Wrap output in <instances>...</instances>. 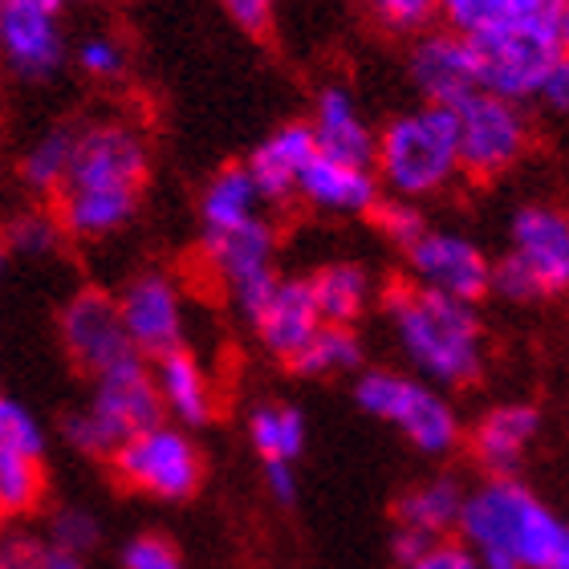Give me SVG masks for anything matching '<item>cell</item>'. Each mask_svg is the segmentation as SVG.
<instances>
[{
  "label": "cell",
  "mask_w": 569,
  "mask_h": 569,
  "mask_svg": "<svg viewBox=\"0 0 569 569\" xmlns=\"http://www.w3.org/2000/svg\"><path fill=\"white\" fill-rule=\"evenodd\" d=\"M261 346L281 362H293L301 346L326 326L309 293V277H277V284L261 297V306L249 313Z\"/></svg>",
  "instance_id": "obj_17"
},
{
  "label": "cell",
  "mask_w": 569,
  "mask_h": 569,
  "mask_svg": "<svg viewBox=\"0 0 569 569\" xmlns=\"http://www.w3.org/2000/svg\"><path fill=\"white\" fill-rule=\"evenodd\" d=\"M309 293H313V306H318L326 326H358L362 313L370 309L375 281L362 264L333 261L321 264L318 273H309Z\"/></svg>",
  "instance_id": "obj_24"
},
{
  "label": "cell",
  "mask_w": 569,
  "mask_h": 569,
  "mask_svg": "<svg viewBox=\"0 0 569 569\" xmlns=\"http://www.w3.org/2000/svg\"><path fill=\"white\" fill-rule=\"evenodd\" d=\"M4 261H9V249H4V240H0V269H4Z\"/></svg>",
  "instance_id": "obj_48"
},
{
  "label": "cell",
  "mask_w": 569,
  "mask_h": 569,
  "mask_svg": "<svg viewBox=\"0 0 569 569\" xmlns=\"http://www.w3.org/2000/svg\"><path fill=\"white\" fill-rule=\"evenodd\" d=\"M537 102H546L549 110H561L569 114V58H558V66L549 70V78L541 82V94Z\"/></svg>",
  "instance_id": "obj_41"
},
{
  "label": "cell",
  "mask_w": 569,
  "mask_h": 569,
  "mask_svg": "<svg viewBox=\"0 0 569 569\" xmlns=\"http://www.w3.org/2000/svg\"><path fill=\"white\" fill-rule=\"evenodd\" d=\"M73 142H78L73 127H53V131L41 134L21 159L24 188L37 191V196H58V191L66 188V176H70Z\"/></svg>",
  "instance_id": "obj_29"
},
{
  "label": "cell",
  "mask_w": 569,
  "mask_h": 569,
  "mask_svg": "<svg viewBox=\"0 0 569 569\" xmlns=\"http://www.w3.org/2000/svg\"><path fill=\"white\" fill-rule=\"evenodd\" d=\"M431 546H436L431 537H419V533H411V529H395V537H391V553L399 566H411V561L423 558Z\"/></svg>",
  "instance_id": "obj_43"
},
{
  "label": "cell",
  "mask_w": 569,
  "mask_h": 569,
  "mask_svg": "<svg viewBox=\"0 0 569 569\" xmlns=\"http://www.w3.org/2000/svg\"><path fill=\"white\" fill-rule=\"evenodd\" d=\"M200 252L208 273L220 281L228 301L244 318L277 284V232L264 216H252L232 228H216V232H200Z\"/></svg>",
  "instance_id": "obj_10"
},
{
  "label": "cell",
  "mask_w": 569,
  "mask_h": 569,
  "mask_svg": "<svg viewBox=\"0 0 569 569\" xmlns=\"http://www.w3.org/2000/svg\"><path fill=\"white\" fill-rule=\"evenodd\" d=\"M114 301H119L127 342L139 358L154 362L183 346V293L167 273L147 269L131 277Z\"/></svg>",
  "instance_id": "obj_15"
},
{
  "label": "cell",
  "mask_w": 569,
  "mask_h": 569,
  "mask_svg": "<svg viewBox=\"0 0 569 569\" xmlns=\"http://www.w3.org/2000/svg\"><path fill=\"white\" fill-rule=\"evenodd\" d=\"M220 9L232 17V24H240L244 33H264L273 21L277 0H220Z\"/></svg>",
  "instance_id": "obj_40"
},
{
  "label": "cell",
  "mask_w": 569,
  "mask_h": 569,
  "mask_svg": "<svg viewBox=\"0 0 569 569\" xmlns=\"http://www.w3.org/2000/svg\"><path fill=\"white\" fill-rule=\"evenodd\" d=\"M0 240H4V249L21 252V257H49L66 240V232H61L53 212H21L12 216Z\"/></svg>",
  "instance_id": "obj_32"
},
{
  "label": "cell",
  "mask_w": 569,
  "mask_h": 569,
  "mask_svg": "<svg viewBox=\"0 0 569 569\" xmlns=\"http://www.w3.org/2000/svg\"><path fill=\"white\" fill-rule=\"evenodd\" d=\"M492 293L517 306L569 293V212L553 203L512 212L509 252L492 261Z\"/></svg>",
  "instance_id": "obj_5"
},
{
  "label": "cell",
  "mask_w": 569,
  "mask_h": 569,
  "mask_svg": "<svg viewBox=\"0 0 569 569\" xmlns=\"http://www.w3.org/2000/svg\"><path fill=\"white\" fill-rule=\"evenodd\" d=\"M460 171L476 179H497L521 163L529 151V119L509 98L476 90L451 107Z\"/></svg>",
  "instance_id": "obj_9"
},
{
  "label": "cell",
  "mask_w": 569,
  "mask_h": 569,
  "mask_svg": "<svg viewBox=\"0 0 569 569\" xmlns=\"http://www.w3.org/2000/svg\"><path fill=\"white\" fill-rule=\"evenodd\" d=\"M147 171H151L147 139L134 131L131 122H90L78 131L70 176H66L61 191H102V196L142 200Z\"/></svg>",
  "instance_id": "obj_11"
},
{
  "label": "cell",
  "mask_w": 569,
  "mask_h": 569,
  "mask_svg": "<svg viewBox=\"0 0 569 569\" xmlns=\"http://www.w3.org/2000/svg\"><path fill=\"white\" fill-rule=\"evenodd\" d=\"M463 546L517 569H569V521L517 476H488L463 500Z\"/></svg>",
  "instance_id": "obj_2"
},
{
  "label": "cell",
  "mask_w": 569,
  "mask_h": 569,
  "mask_svg": "<svg viewBox=\"0 0 569 569\" xmlns=\"http://www.w3.org/2000/svg\"><path fill=\"white\" fill-rule=\"evenodd\" d=\"M46 492V468L41 456L0 443V517H21L41 505Z\"/></svg>",
  "instance_id": "obj_30"
},
{
  "label": "cell",
  "mask_w": 569,
  "mask_h": 569,
  "mask_svg": "<svg viewBox=\"0 0 569 569\" xmlns=\"http://www.w3.org/2000/svg\"><path fill=\"white\" fill-rule=\"evenodd\" d=\"M407 78L423 94L427 107L451 110L456 102L480 90L472 37L456 33V29H427V33L411 37Z\"/></svg>",
  "instance_id": "obj_16"
},
{
  "label": "cell",
  "mask_w": 569,
  "mask_h": 569,
  "mask_svg": "<svg viewBox=\"0 0 569 569\" xmlns=\"http://www.w3.org/2000/svg\"><path fill=\"white\" fill-rule=\"evenodd\" d=\"M403 569H480V558L463 541H436L423 558H416Z\"/></svg>",
  "instance_id": "obj_38"
},
{
  "label": "cell",
  "mask_w": 569,
  "mask_h": 569,
  "mask_svg": "<svg viewBox=\"0 0 569 569\" xmlns=\"http://www.w3.org/2000/svg\"><path fill=\"white\" fill-rule=\"evenodd\" d=\"M463 500H468V488L456 476H427L395 500V525L431 541H448L451 529H460Z\"/></svg>",
  "instance_id": "obj_23"
},
{
  "label": "cell",
  "mask_w": 569,
  "mask_h": 569,
  "mask_svg": "<svg viewBox=\"0 0 569 569\" xmlns=\"http://www.w3.org/2000/svg\"><path fill=\"white\" fill-rule=\"evenodd\" d=\"M537 431H541V411L533 403H497L476 419L468 443L488 476H512L533 448Z\"/></svg>",
  "instance_id": "obj_21"
},
{
  "label": "cell",
  "mask_w": 569,
  "mask_h": 569,
  "mask_svg": "<svg viewBox=\"0 0 569 569\" xmlns=\"http://www.w3.org/2000/svg\"><path fill=\"white\" fill-rule=\"evenodd\" d=\"M58 333L61 346L78 370H86L90 379H98L102 370L119 367L122 358H131V342H127V330H122L119 318V301L114 293L98 289V284H86L61 306L58 313Z\"/></svg>",
  "instance_id": "obj_13"
},
{
  "label": "cell",
  "mask_w": 569,
  "mask_h": 569,
  "mask_svg": "<svg viewBox=\"0 0 569 569\" xmlns=\"http://www.w3.org/2000/svg\"><path fill=\"white\" fill-rule=\"evenodd\" d=\"M0 443L21 448L29 456H46V431H41V423L9 395H0Z\"/></svg>",
  "instance_id": "obj_35"
},
{
  "label": "cell",
  "mask_w": 569,
  "mask_h": 569,
  "mask_svg": "<svg viewBox=\"0 0 569 569\" xmlns=\"http://www.w3.org/2000/svg\"><path fill=\"white\" fill-rule=\"evenodd\" d=\"M313 154H318V142H313L306 122H281L277 131H269L252 147V154L244 159V171L257 183L264 203H284L297 196L301 171L309 167Z\"/></svg>",
  "instance_id": "obj_20"
},
{
  "label": "cell",
  "mask_w": 569,
  "mask_h": 569,
  "mask_svg": "<svg viewBox=\"0 0 569 569\" xmlns=\"http://www.w3.org/2000/svg\"><path fill=\"white\" fill-rule=\"evenodd\" d=\"M403 252L411 284L419 289H431V293L463 301V306H476L480 297L492 293L488 252L456 228H423Z\"/></svg>",
  "instance_id": "obj_12"
},
{
  "label": "cell",
  "mask_w": 569,
  "mask_h": 569,
  "mask_svg": "<svg viewBox=\"0 0 569 569\" xmlns=\"http://www.w3.org/2000/svg\"><path fill=\"white\" fill-rule=\"evenodd\" d=\"M297 200H306L309 208L330 216H362V212H375V203L382 200V188L375 167L346 163V159H330V154H313L309 167L301 171Z\"/></svg>",
  "instance_id": "obj_19"
},
{
  "label": "cell",
  "mask_w": 569,
  "mask_h": 569,
  "mask_svg": "<svg viewBox=\"0 0 569 569\" xmlns=\"http://www.w3.org/2000/svg\"><path fill=\"white\" fill-rule=\"evenodd\" d=\"M252 216H264V200L257 183L249 179V171H244V163L220 167L200 191V232L244 224Z\"/></svg>",
  "instance_id": "obj_25"
},
{
  "label": "cell",
  "mask_w": 569,
  "mask_h": 569,
  "mask_svg": "<svg viewBox=\"0 0 569 569\" xmlns=\"http://www.w3.org/2000/svg\"><path fill=\"white\" fill-rule=\"evenodd\" d=\"M309 134L318 142V154L346 159V163H375V127H370L367 110L346 86H321L313 94V110L306 119Z\"/></svg>",
  "instance_id": "obj_18"
},
{
  "label": "cell",
  "mask_w": 569,
  "mask_h": 569,
  "mask_svg": "<svg viewBox=\"0 0 569 569\" xmlns=\"http://www.w3.org/2000/svg\"><path fill=\"white\" fill-rule=\"evenodd\" d=\"M370 21L395 37H419L436 29L443 0H367Z\"/></svg>",
  "instance_id": "obj_31"
},
{
  "label": "cell",
  "mask_w": 569,
  "mask_h": 569,
  "mask_svg": "<svg viewBox=\"0 0 569 569\" xmlns=\"http://www.w3.org/2000/svg\"><path fill=\"white\" fill-rule=\"evenodd\" d=\"M387 321L411 375L439 391H463L485 375V326L476 306L399 284L387 293Z\"/></svg>",
  "instance_id": "obj_1"
},
{
  "label": "cell",
  "mask_w": 569,
  "mask_h": 569,
  "mask_svg": "<svg viewBox=\"0 0 569 569\" xmlns=\"http://www.w3.org/2000/svg\"><path fill=\"white\" fill-rule=\"evenodd\" d=\"M122 569H183V558L167 537L142 533L122 549Z\"/></svg>",
  "instance_id": "obj_37"
},
{
  "label": "cell",
  "mask_w": 569,
  "mask_h": 569,
  "mask_svg": "<svg viewBox=\"0 0 569 569\" xmlns=\"http://www.w3.org/2000/svg\"><path fill=\"white\" fill-rule=\"evenodd\" d=\"M0 61L21 82H49L66 66V29L49 0H0Z\"/></svg>",
  "instance_id": "obj_14"
},
{
  "label": "cell",
  "mask_w": 569,
  "mask_h": 569,
  "mask_svg": "<svg viewBox=\"0 0 569 569\" xmlns=\"http://www.w3.org/2000/svg\"><path fill=\"white\" fill-rule=\"evenodd\" d=\"M553 37H558L561 58H569V0H566V4H561L558 21H553Z\"/></svg>",
  "instance_id": "obj_45"
},
{
  "label": "cell",
  "mask_w": 569,
  "mask_h": 569,
  "mask_svg": "<svg viewBox=\"0 0 569 569\" xmlns=\"http://www.w3.org/2000/svg\"><path fill=\"white\" fill-rule=\"evenodd\" d=\"M249 439L264 463H293L306 451V416L289 403L252 407Z\"/></svg>",
  "instance_id": "obj_27"
},
{
  "label": "cell",
  "mask_w": 569,
  "mask_h": 569,
  "mask_svg": "<svg viewBox=\"0 0 569 569\" xmlns=\"http://www.w3.org/2000/svg\"><path fill=\"white\" fill-rule=\"evenodd\" d=\"M49 4H53V9H58V12H66V9H70V4H82V0H49Z\"/></svg>",
  "instance_id": "obj_47"
},
{
  "label": "cell",
  "mask_w": 569,
  "mask_h": 569,
  "mask_svg": "<svg viewBox=\"0 0 569 569\" xmlns=\"http://www.w3.org/2000/svg\"><path fill=\"white\" fill-rule=\"evenodd\" d=\"M264 485H269V492H273L277 505H293L297 500L293 463H264Z\"/></svg>",
  "instance_id": "obj_42"
},
{
  "label": "cell",
  "mask_w": 569,
  "mask_h": 569,
  "mask_svg": "<svg viewBox=\"0 0 569 569\" xmlns=\"http://www.w3.org/2000/svg\"><path fill=\"white\" fill-rule=\"evenodd\" d=\"M476 558H480V553H476ZM480 569H517V566L505 558H480Z\"/></svg>",
  "instance_id": "obj_46"
},
{
  "label": "cell",
  "mask_w": 569,
  "mask_h": 569,
  "mask_svg": "<svg viewBox=\"0 0 569 569\" xmlns=\"http://www.w3.org/2000/svg\"><path fill=\"white\" fill-rule=\"evenodd\" d=\"M375 176L387 196L399 200H431L460 176L456 119L448 107H416L395 114L375 139Z\"/></svg>",
  "instance_id": "obj_3"
},
{
  "label": "cell",
  "mask_w": 569,
  "mask_h": 569,
  "mask_svg": "<svg viewBox=\"0 0 569 569\" xmlns=\"http://www.w3.org/2000/svg\"><path fill=\"white\" fill-rule=\"evenodd\" d=\"M566 0H443V21L448 29L463 37H476L485 29H497V24H517V21H533V24H553Z\"/></svg>",
  "instance_id": "obj_26"
},
{
  "label": "cell",
  "mask_w": 569,
  "mask_h": 569,
  "mask_svg": "<svg viewBox=\"0 0 569 569\" xmlns=\"http://www.w3.org/2000/svg\"><path fill=\"white\" fill-rule=\"evenodd\" d=\"M476 49V73H480V90L497 98H509L517 107L533 102L541 94V82L549 70L558 66L561 49L553 37V24H497L472 37Z\"/></svg>",
  "instance_id": "obj_8"
},
{
  "label": "cell",
  "mask_w": 569,
  "mask_h": 569,
  "mask_svg": "<svg viewBox=\"0 0 569 569\" xmlns=\"http://www.w3.org/2000/svg\"><path fill=\"white\" fill-rule=\"evenodd\" d=\"M41 558H46V546L37 537H0V569H41Z\"/></svg>",
  "instance_id": "obj_39"
},
{
  "label": "cell",
  "mask_w": 569,
  "mask_h": 569,
  "mask_svg": "<svg viewBox=\"0 0 569 569\" xmlns=\"http://www.w3.org/2000/svg\"><path fill=\"white\" fill-rule=\"evenodd\" d=\"M154 423H163V403L154 391L151 362L131 355L119 367L98 375L90 403L61 419V431L70 439V448H78L82 456H110L119 443Z\"/></svg>",
  "instance_id": "obj_4"
},
{
  "label": "cell",
  "mask_w": 569,
  "mask_h": 569,
  "mask_svg": "<svg viewBox=\"0 0 569 569\" xmlns=\"http://www.w3.org/2000/svg\"><path fill=\"white\" fill-rule=\"evenodd\" d=\"M297 375L309 379H333V375H350L362 367V338L355 333V326H321L301 355L289 362Z\"/></svg>",
  "instance_id": "obj_28"
},
{
  "label": "cell",
  "mask_w": 569,
  "mask_h": 569,
  "mask_svg": "<svg viewBox=\"0 0 569 569\" xmlns=\"http://www.w3.org/2000/svg\"><path fill=\"white\" fill-rule=\"evenodd\" d=\"M73 61H78V70L86 78H94V82H119L131 58H127V46H122L114 33H90L78 41L73 49Z\"/></svg>",
  "instance_id": "obj_33"
},
{
  "label": "cell",
  "mask_w": 569,
  "mask_h": 569,
  "mask_svg": "<svg viewBox=\"0 0 569 569\" xmlns=\"http://www.w3.org/2000/svg\"><path fill=\"white\" fill-rule=\"evenodd\" d=\"M151 379H154V391H159V403H163V416L176 419V427H183V431L203 427L216 416V387L208 379L203 362L191 355L188 346L154 358Z\"/></svg>",
  "instance_id": "obj_22"
},
{
  "label": "cell",
  "mask_w": 569,
  "mask_h": 569,
  "mask_svg": "<svg viewBox=\"0 0 569 569\" xmlns=\"http://www.w3.org/2000/svg\"><path fill=\"white\" fill-rule=\"evenodd\" d=\"M49 546H58V549H66V553L86 558V553L98 546V521L86 509L53 512V521H49Z\"/></svg>",
  "instance_id": "obj_36"
},
{
  "label": "cell",
  "mask_w": 569,
  "mask_h": 569,
  "mask_svg": "<svg viewBox=\"0 0 569 569\" xmlns=\"http://www.w3.org/2000/svg\"><path fill=\"white\" fill-rule=\"evenodd\" d=\"M41 569H86L78 553H66L58 546H46V558H41Z\"/></svg>",
  "instance_id": "obj_44"
},
{
  "label": "cell",
  "mask_w": 569,
  "mask_h": 569,
  "mask_svg": "<svg viewBox=\"0 0 569 569\" xmlns=\"http://www.w3.org/2000/svg\"><path fill=\"white\" fill-rule=\"evenodd\" d=\"M375 224H379V232L391 244H399V249H407L411 240L419 237L427 228V220H423V212H419V203H411V200H399V196H382L379 203H375Z\"/></svg>",
  "instance_id": "obj_34"
},
{
  "label": "cell",
  "mask_w": 569,
  "mask_h": 569,
  "mask_svg": "<svg viewBox=\"0 0 569 569\" xmlns=\"http://www.w3.org/2000/svg\"><path fill=\"white\" fill-rule=\"evenodd\" d=\"M355 399L370 419L391 423L423 456H448L463 436L448 395L411 370H362L355 382Z\"/></svg>",
  "instance_id": "obj_6"
},
{
  "label": "cell",
  "mask_w": 569,
  "mask_h": 569,
  "mask_svg": "<svg viewBox=\"0 0 569 569\" xmlns=\"http://www.w3.org/2000/svg\"><path fill=\"white\" fill-rule=\"evenodd\" d=\"M122 488L151 500H188L203 485V456L196 439L176 423H154L110 451Z\"/></svg>",
  "instance_id": "obj_7"
}]
</instances>
